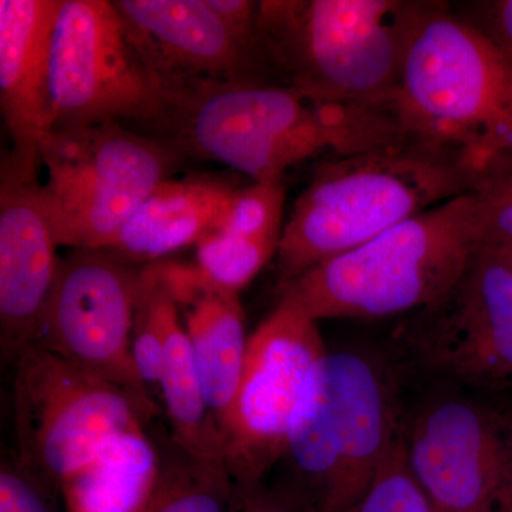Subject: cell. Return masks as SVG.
I'll return each mask as SVG.
<instances>
[{"instance_id": "8992f818", "label": "cell", "mask_w": 512, "mask_h": 512, "mask_svg": "<svg viewBox=\"0 0 512 512\" xmlns=\"http://www.w3.org/2000/svg\"><path fill=\"white\" fill-rule=\"evenodd\" d=\"M181 151L120 123L52 130L40 146L42 185L57 241L107 251L120 229L158 185Z\"/></svg>"}, {"instance_id": "277c9868", "label": "cell", "mask_w": 512, "mask_h": 512, "mask_svg": "<svg viewBox=\"0 0 512 512\" xmlns=\"http://www.w3.org/2000/svg\"><path fill=\"white\" fill-rule=\"evenodd\" d=\"M481 247L467 192L284 282L279 301L318 322L413 315L450 292Z\"/></svg>"}, {"instance_id": "5bb4252c", "label": "cell", "mask_w": 512, "mask_h": 512, "mask_svg": "<svg viewBox=\"0 0 512 512\" xmlns=\"http://www.w3.org/2000/svg\"><path fill=\"white\" fill-rule=\"evenodd\" d=\"M55 227L37 175L2 161L0 171V343L16 360L35 343L40 319L55 286Z\"/></svg>"}, {"instance_id": "ffe728a7", "label": "cell", "mask_w": 512, "mask_h": 512, "mask_svg": "<svg viewBox=\"0 0 512 512\" xmlns=\"http://www.w3.org/2000/svg\"><path fill=\"white\" fill-rule=\"evenodd\" d=\"M160 451L146 430L124 431L63 481L66 512H146L156 487Z\"/></svg>"}, {"instance_id": "7a4b0ae2", "label": "cell", "mask_w": 512, "mask_h": 512, "mask_svg": "<svg viewBox=\"0 0 512 512\" xmlns=\"http://www.w3.org/2000/svg\"><path fill=\"white\" fill-rule=\"evenodd\" d=\"M483 157L450 141L410 133L326 161L285 222L276 254L281 284L467 194Z\"/></svg>"}, {"instance_id": "52a82bcc", "label": "cell", "mask_w": 512, "mask_h": 512, "mask_svg": "<svg viewBox=\"0 0 512 512\" xmlns=\"http://www.w3.org/2000/svg\"><path fill=\"white\" fill-rule=\"evenodd\" d=\"M15 365L18 461L55 495L104 441L144 430L160 413L156 403L39 346L22 350Z\"/></svg>"}, {"instance_id": "9a60e30c", "label": "cell", "mask_w": 512, "mask_h": 512, "mask_svg": "<svg viewBox=\"0 0 512 512\" xmlns=\"http://www.w3.org/2000/svg\"><path fill=\"white\" fill-rule=\"evenodd\" d=\"M63 0H0V109L12 150L3 161L37 175L52 131L50 49Z\"/></svg>"}, {"instance_id": "f546056e", "label": "cell", "mask_w": 512, "mask_h": 512, "mask_svg": "<svg viewBox=\"0 0 512 512\" xmlns=\"http://www.w3.org/2000/svg\"><path fill=\"white\" fill-rule=\"evenodd\" d=\"M491 251L495 252V254L500 256L501 259H504L508 265L512 266V245H510V247L491 249Z\"/></svg>"}, {"instance_id": "d6986e66", "label": "cell", "mask_w": 512, "mask_h": 512, "mask_svg": "<svg viewBox=\"0 0 512 512\" xmlns=\"http://www.w3.org/2000/svg\"><path fill=\"white\" fill-rule=\"evenodd\" d=\"M164 363L160 390L175 443L195 456L224 460V440L208 409L180 305L164 262H154Z\"/></svg>"}, {"instance_id": "cb8c5ba5", "label": "cell", "mask_w": 512, "mask_h": 512, "mask_svg": "<svg viewBox=\"0 0 512 512\" xmlns=\"http://www.w3.org/2000/svg\"><path fill=\"white\" fill-rule=\"evenodd\" d=\"M349 512H440L410 467L403 427L372 483Z\"/></svg>"}, {"instance_id": "ac0fdd59", "label": "cell", "mask_w": 512, "mask_h": 512, "mask_svg": "<svg viewBox=\"0 0 512 512\" xmlns=\"http://www.w3.org/2000/svg\"><path fill=\"white\" fill-rule=\"evenodd\" d=\"M235 188L217 178H167L128 218L107 251L133 264H154L197 245L217 225Z\"/></svg>"}, {"instance_id": "7402d4cb", "label": "cell", "mask_w": 512, "mask_h": 512, "mask_svg": "<svg viewBox=\"0 0 512 512\" xmlns=\"http://www.w3.org/2000/svg\"><path fill=\"white\" fill-rule=\"evenodd\" d=\"M278 249V245L268 242L210 232L197 244L195 268L210 284L239 293L278 254Z\"/></svg>"}, {"instance_id": "d4e9b609", "label": "cell", "mask_w": 512, "mask_h": 512, "mask_svg": "<svg viewBox=\"0 0 512 512\" xmlns=\"http://www.w3.org/2000/svg\"><path fill=\"white\" fill-rule=\"evenodd\" d=\"M134 362L143 383L160 389L163 379L164 339L158 312L156 275L153 264H147L141 275L140 293L134 315L133 336Z\"/></svg>"}, {"instance_id": "e0dca14e", "label": "cell", "mask_w": 512, "mask_h": 512, "mask_svg": "<svg viewBox=\"0 0 512 512\" xmlns=\"http://www.w3.org/2000/svg\"><path fill=\"white\" fill-rule=\"evenodd\" d=\"M164 266L183 313L208 409L222 434L247 362L251 336L244 308L238 293L210 284L195 266Z\"/></svg>"}, {"instance_id": "6da1fadb", "label": "cell", "mask_w": 512, "mask_h": 512, "mask_svg": "<svg viewBox=\"0 0 512 512\" xmlns=\"http://www.w3.org/2000/svg\"><path fill=\"white\" fill-rule=\"evenodd\" d=\"M163 128L181 153L218 161L254 183L289 168L370 150L412 133L397 106H359L266 82L214 84L171 101Z\"/></svg>"}, {"instance_id": "9c48e42d", "label": "cell", "mask_w": 512, "mask_h": 512, "mask_svg": "<svg viewBox=\"0 0 512 512\" xmlns=\"http://www.w3.org/2000/svg\"><path fill=\"white\" fill-rule=\"evenodd\" d=\"M136 265L104 249L63 259L33 345L154 403L131 346L144 268Z\"/></svg>"}, {"instance_id": "3957f363", "label": "cell", "mask_w": 512, "mask_h": 512, "mask_svg": "<svg viewBox=\"0 0 512 512\" xmlns=\"http://www.w3.org/2000/svg\"><path fill=\"white\" fill-rule=\"evenodd\" d=\"M423 0H264L266 82L315 99L397 106L404 53Z\"/></svg>"}, {"instance_id": "7c38bea8", "label": "cell", "mask_w": 512, "mask_h": 512, "mask_svg": "<svg viewBox=\"0 0 512 512\" xmlns=\"http://www.w3.org/2000/svg\"><path fill=\"white\" fill-rule=\"evenodd\" d=\"M406 340L434 375L481 392H510L512 266L480 248L450 292L413 313Z\"/></svg>"}, {"instance_id": "4316f807", "label": "cell", "mask_w": 512, "mask_h": 512, "mask_svg": "<svg viewBox=\"0 0 512 512\" xmlns=\"http://www.w3.org/2000/svg\"><path fill=\"white\" fill-rule=\"evenodd\" d=\"M512 63V0H487L451 6Z\"/></svg>"}, {"instance_id": "5b68a950", "label": "cell", "mask_w": 512, "mask_h": 512, "mask_svg": "<svg viewBox=\"0 0 512 512\" xmlns=\"http://www.w3.org/2000/svg\"><path fill=\"white\" fill-rule=\"evenodd\" d=\"M396 101L412 133L484 157L512 150V63L450 3H421Z\"/></svg>"}, {"instance_id": "8fae6325", "label": "cell", "mask_w": 512, "mask_h": 512, "mask_svg": "<svg viewBox=\"0 0 512 512\" xmlns=\"http://www.w3.org/2000/svg\"><path fill=\"white\" fill-rule=\"evenodd\" d=\"M404 444L414 476L440 512H505L512 503V413L448 396L427 404Z\"/></svg>"}, {"instance_id": "83f0119b", "label": "cell", "mask_w": 512, "mask_h": 512, "mask_svg": "<svg viewBox=\"0 0 512 512\" xmlns=\"http://www.w3.org/2000/svg\"><path fill=\"white\" fill-rule=\"evenodd\" d=\"M207 5L227 26L229 32L237 37L242 45L255 53L262 64L258 39L259 2H254V0H207Z\"/></svg>"}, {"instance_id": "ba28073f", "label": "cell", "mask_w": 512, "mask_h": 512, "mask_svg": "<svg viewBox=\"0 0 512 512\" xmlns=\"http://www.w3.org/2000/svg\"><path fill=\"white\" fill-rule=\"evenodd\" d=\"M52 130L137 121L164 126V94L109 0H63L50 49Z\"/></svg>"}, {"instance_id": "2e32d148", "label": "cell", "mask_w": 512, "mask_h": 512, "mask_svg": "<svg viewBox=\"0 0 512 512\" xmlns=\"http://www.w3.org/2000/svg\"><path fill=\"white\" fill-rule=\"evenodd\" d=\"M322 370L330 443L340 470V512H349L402 426L386 377L372 359L352 350L328 352Z\"/></svg>"}, {"instance_id": "4dcf8cb0", "label": "cell", "mask_w": 512, "mask_h": 512, "mask_svg": "<svg viewBox=\"0 0 512 512\" xmlns=\"http://www.w3.org/2000/svg\"><path fill=\"white\" fill-rule=\"evenodd\" d=\"M504 406L507 407L508 410L512 413V400L510 402L504 403ZM507 512H512V503L510 505V508H508Z\"/></svg>"}, {"instance_id": "4fadbf2b", "label": "cell", "mask_w": 512, "mask_h": 512, "mask_svg": "<svg viewBox=\"0 0 512 512\" xmlns=\"http://www.w3.org/2000/svg\"><path fill=\"white\" fill-rule=\"evenodd\" d=\"M114 5L167 109L171 101L214 84L266 82L258 57L229 32L207 0H114Z\"/></svg>"}, {"instance_id": "44dd1931", "label": "cell", "mask_w": 512, "mask_h": 512, "mask_svg": "<svg viewBox=\"0 0 512 512\" xmlns=\"http://www.w3.org/2000/svg\"><path fill=\"white\" fill-rule=\"evenodd\" d=\"M158 451L160 468L146 512H231L235 484L224 460L195 456L173 437Z\"/></svg>"}, {"instance_id": "f1b7e54d", "label": "cell", "mask_w": 512, "mask_h": 512, "mask_svg": "<svg viewBox=\"0 0 512 512\" xmlns=\"http://www.w3.org/2000/svg\"><path fill=\"white\" fill-rule=\"evenodd\" d=\"M231 512H305L288 485L269 488L264 483L251 487L235 485Z\"/></svg>"}, {"instance_id": "484cf974", "label": "cell", "mask_w": 512, "mask_h": 512, "mask_svg": "<svg viewBox=\"0 0 512 512\" xmlns=\"http://www.w3.org/2000/svg\"><path fill=\"white\" fill-rule=\"evenodd\" d=\"M56 495L19 463L0 467V512H57Z\"/></svg>"}, {"instance_id": "30bf717a", "label": "cell", "mask_w": 512, "mask_h": 512, "mask_svg": "<svg viewBox=\"0 0 512 512\" xmlns=\"http://www.w3.org/2000/svg\"><path fill=\"white\" fill-rule=\"evenodd\" d=\"M326 353L318 320L286 301L249 338L244 375L222 433L225 466L235 485L264 483L285 458L293 407Z\"/></svg>"}, {"instance_id": "603a6c76", "label": "cell", "mask_w": 512, "mask_h": 512, "mask_svg": "<svg viewBox=\"0 0 512 512\" xmlns=\"http://www.w3.org/2000/svg\"><path fill=\"white\" fill-rule=\"evenodd\" d=\"M470 194L477 205L481 244L512 245V150L488 154L478 164Z\"/></svg>"}]
</instances>
